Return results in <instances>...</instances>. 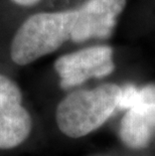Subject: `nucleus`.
I'll use <instances>...</instances> for the list:
<instances>
[{
    "label": "nucleus",
    "mask_w": 155,
    "mask_h": 156,
    "mask_svg": "<svg viewBox=\"0 0 155 156\" xmlns=\"http://www.w3.org/2000/svg\"><path fill=\"white\" fill-rule=\"evenodd\" d=\"M121 86L103 83L68 92L55 108V123L69 138H82L106 123L118 109Z\"/></svg>",
    "instance_id": "1"
},
{
    "label": "nucleus",
    "mask_w": 155,
    "mask_h": 156,
    "mask_svg": "<svg viewBox=\"0 0 155 156\" xmlns=\"http://www.w3.org/2000/svg\"><path fill=\"white\" fill-rule=\"evenodd\" d=\"M116 69L115 51L111 45L96 44L69 49L55 55L44 72L58 90L70 92L91 80H103Z\"/></svg>",
    "instance_id": "2"
},
{
    "label": "nucleus",
    "mask_w": 155,
    "mask_h": 156,
    "mask_svg": "<svg viewBox=\"0 0 155 156\" xmlns=\"http://www.w3.org/2000/svg\"><path fill=\"white\" fill-rule=\"evenodd\" d=\"M33 129V115L15 74L0 66V150L23 144Z\"/></svg>",
    "instance_id": "3"
},
{
    "label": "nucleus",
    "mask_w": 155,
    "mask_h": 156,
    "mask_svg": "<svg viewBox=\"0 0 155 156\" xmlns=\"http://www.w3.org/2000/svg\"><path fill=\"white\" fill-rule=\"evenodd\" d=\"M119 135L128 147H147L155 136V103L128 109L120 122Z\"/></svg>",
    "instance_id": "4"
},
{
    "label": "nucleus",
    "mask_w": 155,
    "mask_h": 156,
    "mask_svg": "<svg viewBox=\"0 0 155 156\" xmlns=\"http://www.w3.org/2000/svg\"><path fill=\"white\" fill-rule=\"evenodd\" d=\"M65 0H0V31L31 12L65 7Z\"/></svg>",
    "instance_id": "5"
},
{
    "label": "nucleus",
    "mask_w": 155,
    "mask_h": 156,
    "mask_svg": "<svg viewBox=\"0 0 155 156\" xmlns=\"http://www.w3.org/2000/svg\"><path fill=\"white\" fill-rule=\"evenodd\" d=\"M153 103H155V85L151 84L145 86V87L141 89L137 88L135 106L144 105V104H153Z\"/></svg>",
    "instance_id": "6"
}]
</instances>
